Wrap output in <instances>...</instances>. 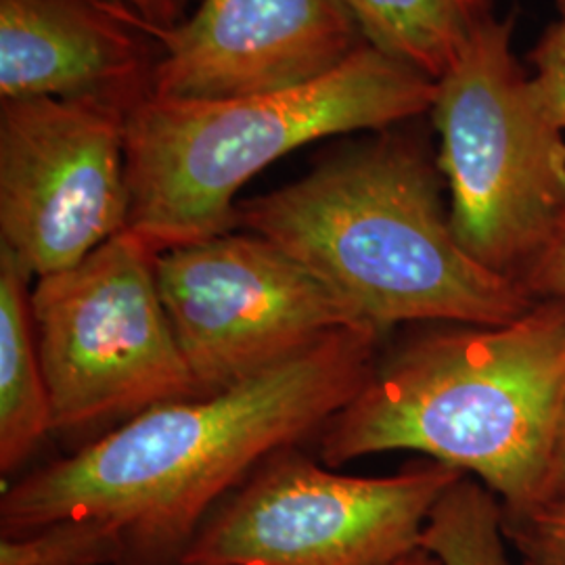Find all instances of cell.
Returning <instances> with one entry per match:
<instances>
[{
    "mask_svg": "<svg viewBox=\"0 0 565 565\" xmlns=\"http://www.w3.org/2000/svg\"><path fill=\"white\" fill-rule=\"evenodd\" d=\"M342 329L247 382L158 404L2 488L0 565H182L210 513L270 455L319 436L377 366Z\"/></svg>",
    "mask_w": 565,
    "mask_h": 565,
    "instance_id": "obj_1",
    "label": "cell"
},
{
    "mask_svg": "<svg viewBox=\"0 0 565 565\" xmlns=\"http://www.w3.org/2000/svg\"><path fill=\"white\" fill-rule=\"evenodd\" d=\"M406 124L239 202V228L317 273L382 335L403 323L492 327L518 319L536 300L520 279L465 252L443 202L438 160Z\"/></svg>",
    "mask_w": 565,
    "mask_h": 565,
    "instance_id": "obj_2",
    "label": "cell"
},
{
    "mask_svg": "<svg viewBox=\"0 0 565 565\" xmlns=\"http://www.w3.org/2000/svg\"><path fill=\"white\" fill-rule=\"evenodd\" d=\"M565 406V300L503 324L427 333L377 363L319 434L327 467L392 450L473 473L505 518L541 505Z\"/></svg>",
    "mask_w": 565,
    "mask_h": 565,
    "instance_id": "obj_3",
    "label": "cell"
},
{
    "mask_svg": "<svg viewBox=\"0 0 565 565\" xmlns=\"http://www.w3.org/2000/svg\"><path fill=\"white\" fill-rule=\"evenodd\" d=\"M438 84L363 44L319 81L233 99L149 95L126 121L128 231L158 254L239 228L237 195L303 145L431 111Z\"/></svg>",
    "mask_w": 565,
    "mask_h": 565,
    "instance_id": "obj_4",
    "label": "cell"
},
{
    "mask_svg": "<svg viewBox=\"0 0 565 565\" xmlns=\"http://www.w3.org/2000/svg\"><path fill=\"white\" fill-rule=\"evenodd\" d=\"M515 18L484 11L429 111L448 216L465 252L520 279L565 210V130L513 53Z\"/></svg>",
    "mask_w": 565,
    "mask_h": 565,
    "instance_id": "obj_5",
    "label": "cell"
},
{
    "mask_svg": "<svg viewBox=\"0 0 565 565\" xmlns=\"http://www.w3.org/2000/svg\"><path fill=\"white\" fill-rule=\"evenodd\" d=\"M158 252L130 231L36 279L32 317L55 434H93L200 396L163 308Z\"/></svg>",
    "mask_w": 565,
    "mask_h": 565,
    "instance_id": "obj_6",
    "label": "cell"
},
{
    "mask_svg": "<svg viewBox=\"0 0 565 565\" xmlns=\"http://www.w3.org/2000/svg\"><path fill=\"white\" fill-rule=\"evenodd\" d=\"M463 478L438 461L343 476L282 448L210 513L182 565H396Z\"/></svg>",
    "mask_w": 565,
    "mask_h": 565,
    "instance_id": "obj_7",
    "label": "cell"
},
{
    "mask_svg": "<svg viewBox=\"0 0 565 565\" xmlns=\"http://www.w3.org/2000/svg\"><path fill=\"white\" fill-rule=\"evenodd\" d=\"M156 275L200 396L247 382L342 329H371L317 273L249 231L166 249Z\"/></svg>",
    "mask_w": 565,
    "mask_h": 565,
    "instance_id": "obj_8",
    "label": "cell"
},
{
    "mask_svg": "<svg viewBox=\"0 0 565 565\" xmlns=\"http://www.w3.org/2000/svg\"><path fill=\"white\" fill-rule=\"evenodd\" d=\"M130 111L103 99H0V247L32 277L128 231Z\"/></svg>",
    "mask_w": 565,
    "mask_h": 565,
    "instance_id": "obj_9",
    "label": "cell"
},
{
    "mask_svg": "<svg viewBox=\"0 0 565 565\" xmlns=\"http://www.w3.org/2000/svg\"><path fill=\"white\" fill-rule=\"evenodd\" d=\"M145 32L162 46L153 95L166 99H233L300 86L366 44L342 0H202L179 25Z\"/></svg>",
    "mask_w": 565,
    "mask_h": 565,
    "instance_id": "obj_10",
    "label": "cell"
},
{
    "mask_svg": "<svg viewBox=\"0 0 565 565\" xmlns=\"http://www.w3.org/2000/svg\"><path fill=\"white\" fill-rule=\"evenodd\" d=\"M162 46L109 0H0V99L153 95Z\"/></svg>",
    "mask_w": 565,
    "mask_h": 565,
    "instance_id": "obj_11",
    "label": "cell"
},
{
    "mask_svg": "<svg viewBox=\"0 0 565 565\" xmlns=\"http://www.w3.org/2000/svg\"><path fill=\"white\" fill-rule=\"evenodd\" d=\"M34 277L0 247V473L13 476L53 434L32 317Z\"/></svg>",
    "mask_w": 565,
    "mask_h": 565,
    "instance_id": "obj_12",
    "label": "cell"
},
{
    "mask_svg": "<svg viewBox=\"0 0 565 565\" xmlns=\"http://www.w3.org/2000/svg\"><path fill=\"white\" fill-rule=\"evenodd\" d=\"M369 44L440 81L484 13L471 0H342Z\"/></svg>",
    "mask_w": 565,
    "mask_h": 565,
    "instance_id": "obj_13",
    "label": "cell"
},
{
    "mask_svg": "<svg viewBox=\"0 0 565 565\" xmlns=\"http://www.w3.org/2000/svg\"><path fill=\"white\" fill-rule=\"evenodd\" d=\"M505 539L503 505L486 486L465 476L429 513L419 548L440 565H509Z\"/></svg>",
    "mask_w": 565,
    "mask_h": 565,
    "instance_id": "obj_14",
    "label": "cell"
},
{
    "mask_svg": "<svg viewBox=\"0 0 565 565\" xmlns=\"http://www.w3.org/2000/svg\"><path fill=\"white\" fill-rule=\"evenodd\" d=\"M505 534L520 548L524 565H565V497L520 518H505Z\"/></svg>",
    "mask_w": 565,
    "mask_h": 565,
    "instance_id": "obj_15",
    "label": "cell"
},
{
    "mask_svg": "<svg viewBox=\"0 0 565 565\" xmlns=\"http://www.w3.org/2000/svg\"><path fill=\"white\" fill-rule=\"evenodd\" d=\"M530 76L546 116L565 130V23H551L530 53Z\"/></svg>",
    "mask_w": 565,
    "mask_h": 565,
    "instance_id": "obj_16",
    "label": "cell"
},
{
    "mask_svg": "<svg viewBox=\"0 0 565 565\" xmlns=\"http://www.w3.org/2000/svg\"><path fill=\"white\" fill-rule=\"evenodd\" d=\"M520 281L534 300H565V210Z\"/></svg>",
    "mask_w": 565,
    "mask_h": 565,
    "instance_id": "obj_17",
    "label": "cell"
},
{
    "mask_svg": "<svg viewBox=\"0 0 565 565\" xmlns=\"http://www.w3.org/2000/svg\"><path fill=\"white\" fill-rule=\"evenodd\" d=\"M145 30H168L186 20L193 0H109Z\"/></svg>",
    "mask_w": 565,
    "mask_h": 565,
    "instance_id": "obj_18",
    "label": "cell"
},
{
    "mask_svg": "<svg viewBox=\"0 0 565 565\" xmlns=\"http://www.w3.org/2000/svg\"><path fill=\"white\" fill-rule=\"evenodd\" d=\"M565 497V406L562 413V419L557 425L555 443L551 450V459L546 465L545 482H543V494H541V505L564 499ZM539 505V507H541Z\"/></svg>",
    "mask_w": 565,
    "mask_h": 565,
    "instance_id": "obj_19",
    "label": "cell"
},
{
    "mask_svg": "<svg viewBox=\"0 0 565 565\" xmlns=\"http://www.w3.org/2000/svg\"><path fill=\"white\" fill-rule=\"evenodd\" d=\"M396 565H440V562H438L434 555H429L424 548H417V551H413L411 555H406V557L401 559Z\"/></svg>",
    "mask_w": 565,
    "mask_h": 565,
    "instance_id": "obj_20",
    "label": "cell"
},
{
    "mask_svg": "<svg viewBox=\"0 0 565 565\" xmlns=\"http://www.w3.org/2000/svg\"><path fill=\"white\" fill-rule=\"evenodd\" d=\"M478 9H482V11H492V4H494V0H471Z\"/></svg>",
    "mask_w": 565,
    "mask_h": 565,
    "instance_id": "obj_21",
    "label": "cell"
},
{
    "mask_svg": "<svg viewBox=\"0 0 565 565\" xmlns=\"http://www.w3.org/2000/svg\"><path fill=\"white\" fill-rule=\"evenodd\" d=\"M555 7H557V11H559V20L565 23V0H555Z\"/></svg>",
    "mask_w": 565,
    "mask_h": 565,
    "instance_id": "obj_22",
    "label": "cell"
}]
</instances>
